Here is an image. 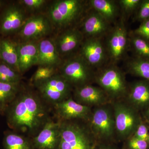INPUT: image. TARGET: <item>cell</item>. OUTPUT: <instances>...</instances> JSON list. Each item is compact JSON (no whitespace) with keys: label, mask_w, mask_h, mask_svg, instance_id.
<instances>
[{"label":"cell","mask_w":149,"mask_h":149,"mask_svg":"<svg viewBox=\"0 0 149 149\" xmlns=\"http://www.w3.org/2000/svg\"><path fill=\"white\" fill-rule=\"evenodd\" d=\"M80 55L93 68L102 67L106 56L100 38H88L83 41L80 46Z\"/></svg>","instance_id":"5bb4252c"},{"label":"cell","mask_w":149,"mask_h":149,"mask_svg":"<svg viewBox=\"0 0 149 149\" xmlns=\"http://www.w3.org/2000/svg\"><path fill=\"white\" fill-rule=\"evenodd\" d=\"M0 57L1 61L19 72L16 42L9 38L0 40Z\"/></svg>","instance_id":"44dd1931"},{"label":"cell","mask_w":149,"mask_h":149,"mask_svg":"<svg viewBox=\"0 0 149 149\" xmlns=\"http://www.w3.org/2000/svg\"><path fill=\"white\" fill-rule=\"evenodd\" d=\"M3 146L4 149H35L32 138L12 130L5 131Z\"/></svg>","instance_id":"7402d4cb"},{"label":"cell","mask_w":149,"mask_h":149,"mask_svg":"<svg viewBox=\"0 0 149 149\" xmlns=\"http://www.w3.org/2000/svg\"><path fill=\"white\" fill-rule=\"evenodd\" d=\"M123 100L138 111L147 109L149 107V81L139 80L128 85Z\"/></svg>","instance_id":"2e32d148"},{"label":"cell","mask_w":149,"mask_h":149,"mask_svg":"<svg viewBox=\"0 0 149 149\" xmlns=\"http://www.w3.org/2000/svg\"><path fill=\"white\" fill-rule=\"evenodd\" d=\"M132 136L138 139L145 140L149 143V127L146 123L141 120Z\"/></svg>","instance_id":"f1b7e54d"},{"label":"cell","mask_w":149,"mask_h":149,"mask_svg":"<svg viewBox=\"0 0 149 149\" xmlns=\"http://www.w3.org/2000/svg\"><path fill=\"white\" fill-rule=\"evenodd\" d=\"M21 83L0 82V104L6 109L17 95L21 89Z\"/></svg>","instance_id":"d4e9b609"},{"label":"cell","mask_w":149,"mask_h":149,"mask_svg":"<svg viewBox=\"0 0 149 149\" xmlns=\"http://www.w3.org/2000/svg\"></svg>","instance_id":"ab89813d"},{"label":"cell","mask_w":149,"mask_h":149,"mask_svg":"<svg viewBox=\"0 0 149 149\" xmlns=\"http://www.w3.org/2000/svg\"><path fill=\"white\" fill-rule=\"evenodd\" d=\"M93 108L78 103L72 96L52 107L53 117L56 120L62 121L81 120L89 121Z\"/></svg>","instance_id":"9c48e42d"},{"label":"cell","mask_w":149,"mask_h":149,"mask_svg":"<svg viewBox=\"0 0 149 149\" xmlns=\"http://www.w3.org/2000/svg\"><path fill=\"white\" fill-rule=\"evenodd\" d=\"M98 149H112L110 147H101L99 148Z\"/></svg>","instance_id":"74e56055"},{"label":"cell","mask_w":149,"mask_h":149,"mask_svg":"<svg viewBox=\"0 0 149 149\" xmlns=\"http://www.w3.org/2000/svg\"><path fill=\"white\" fill-rule=\"evenodd\" d=\"M83 1L79 0H60L54 2L48 9V18L53 26L66 28L83 13Z\"/></svg>","instance_id":"52a82bcc"},{"label":"cell","mask_w":149,"mask_h":149,"mask_svg":"<svg viewBox=\"0 0 149 149\" xmlns=\"http://www.w3.org/2000/svg\"><path fill=\"white\" fill-rule=\"evenodd\" d=\"M22 5L29 10H35L40 9L47 2L45 0H22L19 1Z\"/></svg>","instance_id":"1f68e13d"},{"label":"cell","mask_w":149,"mask_h":149,"mask_svg":"<svg viewBox=\"0 0 149 149\" xmlns=\"http://www.w3.org/2000/svg\"><path fill=\"white\" fill-rule=\"evenodd\" d=\"M60 121L52 118L38 134L32 138L35 149H57Z\"/></svg>","instance_id":"4fadbf2b"},{"label":"cell","mask_w":149,"mask_h":149,"mask_svg":"<svg viewBox=\"0 0 149 149\" xmlns=\"http://www.w3.org/2000/svg\"><path fill=\"white\" fill-rule=\"evenodd\" d=\"M1 57H0V62H1Z\"/></svg>","instance_id":"f35d334b"},{"label":"cell","mask_w":149,"mask_h":149,"mask_svg":"<svg viewBox=\"0 0 149 149\" xmlns=\"http://www.w3.org/2000/svg\"><path fill=\"white\" fill-rule=\"evenodd\" d=\"M113 107L116 137L128 140L133 134L141 120L139 111L124 100L112 103Z\"/></svg>","instance_id":"ba28073f"},{"label":"cell","mask_w":149,"mask_h":149,"mask_svg":"<svg viewBox=\"0 0 149 149\" xmlns=\"http://www.w3.org/2000/svg\"><path fill=\"white\" fill-rule=\"evenodd\" d=\"M22 74L13 69L4 63L0 62V82L8 83H20Z\"/></svg>","instance_id":"484cf974"},{"label":"cell","mask_w":149,"mask_h":149,"mask_svg":"<svg viewBox=\"0 0 149 149\" xmlns=\"http://www.w3.org/2000/svg\"><path fill=\"white\" fill-rule=\"evenodd\" d=\"M94 81L105 92L112 103L125 99L128 85L124 73L116 65L98 68L95 72Z\"/></svg>","instance_id":"3957f363"},{"label":"cell","mask_w":149,"mask_h":149,"mask_svg":"<svg viewBox=\"0 0 149 149\" xmlns=\"http://www.w3.org/2000/svg\"><path fill=\"white\" fill-rule=\"evenodd\" d=\"M126 68L130 74L149 81V59L136 57L128 61Z\"/></svg>","instance_id":"cb8c5ba5"},{"label":"cell","mask_w":149,"mask_h":149,"mask_svg":"<svg viewBox=\"0 0 149 149\" xmlns=\"http://www.w3.org/2000/svg\"><path fill=\"white\" fill-rule=\"evenodd\" d=\"M144 116L149 123V107L145 110Z\"/></svg>","instance_id":"e575fe53"},{"label":"cell","mask_w":149,"mask_h":149,"mask_svg":"<svg viewBox=\"0 0 149 149\" xmlns=\"http://www.w3.org/2000/svg\"><path fill=\"white\" fill-rule=\"evenodd\" d=\"M124 25L122 19L111 32L108 40V52L113 62L122 58L127 48V32Z\"/></svg>","instance_id":"9a60e30c"},{"label":"cell","mask_w":149,"mask_h":149,"mask_svg":"<svg viewBox=\"0 0 149 149\" xmlns=\"http://www.w3.org/2000/svg\"><path fill=\"white\" fill-rule=\"evenodd\" d=\"M5 115L8 125L12 130L32 139L53 117V109L36 90L22 85Z\"/></svg>","instance_id":"6da1fadb"},{"label":"cell","mask_w":149,"mask_h":149,"mask_svg":"<svg viewBox=\"0 0 149 149\" xmlns=\"http://www.w3.org/2000/svg\"><path fill=\"white\" fill-rule=\"evenodd\" d=\"M149 143L145 140L130 137L128 139V146L129 149H148Z\"/></svg>","instance_id":"4dcf8cb0"},{"label":"cell","mask_w":149,"mask_h":149,"mask_svg":"<svg viewBox=\"0 0 149 149\" xmlns=\"http://www.w3.org/2000/svg\"><path fill=\"white\" fill-rule=\"evenodd\" d=\"M72 97L78 103L92 108L112 103L101 88L91 84L73 89Z\"/></svg>","instance_id":"8fae6325"},{"label":"cell","mask_w":149,"mask_h":149,"mask_svg":"<svg viewBox=\"0 0 149 149\" xmlns=\"http://www.w3.org/2000/svg\"><path fill=\"white\" fill-rule=\"evenodd\" d=\"M19 72L22 74L32 66L37 64L38 42H24L17 43Z\"/></svg>","instance_id":"d6986e66"},{"label":"cell","mask_w":149,"mask_h":149,"mask_svg":"<svg viewBox=\"0 0 149 149\" xmlns=\"http://www.w3.org/2000/svg\"><path fill=\"white\" fill-rule=\"evenodd\" d=\"M5 3V2L4 1L0 0V8L3 6L4 5Z\"/></svg>","instance_id":"8d00e7d4"},{"label":"cell","mask_w":149,"mask_h":149,"mask_svg":"<svg viewBox=\"0 0 149 149\" xmlns=\"http://www.w3.org/2000/svg\"><path fill=\"white\" fill-rule=\"evenodd\" d=\"M109 25V22L95 10L84 20L82 33L88 38H100L107 32Z\"/></svg>","instance_id":"ffe728a7"},{"label":"cell","mask_w":149,"mask_h":149,"mask_svg":"<svg viewBox=\"0 0 149 149\" xmlns=\"http://www.w3.org/2000/svg\"><path fill=\"white\" fill-rule=\"evenodd\" d=\"M26 19L21 7L10 5L4 9L0 17V33L6 37L18 32Z\"/></svg>","instance_id":"7c38bea8"},{"label":"cell","mask_w":149,"mask_h":149,"mask_svg":"<svg viewBox=\"0 0 149 149\" xmlns=\"http://www.w3.org/2000/svg\"><path fill=\"white\" fill-rule=\"evenodd\" d=\"M134 33L135 35L149 42V19L143 22Z\"/></svg>","instance_id":"d6a6232c"},{"label":"cell","mask_w":149,"mask_h":149,"mask_svg":"<svg viewBox=\"0 0 149 149\" xmlns=\"http://www.w3.org/2000/svg\"><path fill=\"white\" fill-rule=\"evenodd\" d=\"M59 67L58 73L73 89L91 84L95 72L80 54L65 61Z\"/></svg>","instance_id":"5b68a950"},{"label":"cell","mask_w":149,"mask_h":149,"mask_svg":"<svg viewBox=\"0 0 149 149\" xmlns=\"http://www.w3.org/2000/svg\"><path fill=\"white\" fill-rule=\"evenodd\" d=\"M132 47L136 57L149 59V42L135 35L131 40Z\"/></svg>","instance_id":"4316f807"},{"label":"cell","mask_w":149,"mask_h":149,"mask_svg":"<svg viewBox=\"0 0 149 149\" xmlns=\"http://www.w3.org/2000/svg\"><path fill=\"white\" fill-rule=\"evenodd\" d=\"M91 6L95 11L100 14L109 22L117 17L118 8L114 1L109 0H91Z\"/></svg>","instance_id":"603a6c76"},{"label":"cell","mask_w":149,"mask_h":149,"mask_svg":"<svg viewBox=\"0 0 149 149\" xmlns=\"http://www.w3.org/2000/svg\"><path fill=\"white\" fill-rule=\"evenodd\" d=\"M57 68L53 66L39 65L31 77V83L33 84L52 77L58 73Z\"/></svg>","instance_id":"83f0119b"},{"label":"cell","mask_w":149,"mask_h":149,"mask_svg":"<svg viewBox=\"0 0 149 149\" xmlns=\"http://www.w3.org/2000/svg\"><path fill=\"white\" fill-rule=\"evenodd\" d=\"M54 41L61 56H66L80 47L84 41V35L79 29L69 28L59 35Z\"/></svg>","instance_id":"e0dca14e"},{"label":"cell","mask_w":149,"mask_h":149,"mask_svg":"<svg viewBox=\"0 0 149 149\" xmlns=\"http://www.w3.org/2000/svg\"><path fill=\"white\" fill-rule=\"evenodd\" d=\"M60 121V131L57 149H95L98 142L91 131L88 121Z\"/></svg>","instance_id":"7a4b0ae2"},{"label":"cell","mask_w":149,"mask_h":149,"mask_svg":"<svg viewBox=\"0 0 149 149\" xmlns=\"http://www.w3.org/2000/svg\"><path fill=\"white\" fill-rule=\"evenodd\" d=\"M139 8L137 19L142 22L149 19V0L142 1Z\"/></svg>","instance_id":"f546056e"},{"label":"cell","mask_w":149,"mask_h":149,"mask_svg":"<svg viewBox=\"0 0 149 149\" xmlns=\"http://www.w3.org/2000/svg\"><path fill=\"white\" fill-rule=\"evenodd\" d=\"M142 1L140 0H121L119 2L124 10L127 12H130L139 8Z\"/></svg>","instance_id":"836d02e7"},{"label":"cell","mask_w":149,"mask_h":149,"mask_svg":"<svg viewBox=\"0 0 149 149\" xmlns=\"http://www.w3.org/2000/svg\"><path fill=\"white\" fill-rule=\"evenodd\" d=\"M6 110V109L0 104V114L2 115H5Z\"/></svg>","instance_id":"d590c367"},{"label":"cell","mask_w":149,"mask_h":149,"mask_svg":"<svg viewBox=\"0 0 149 149\" xmlns=\"http://www.w3.org/2000/svg\"><path fill=\"white\" fill-rule=\"evenodd\" d=\"M53 26L47 16L39 15L26 19L18 34L24 42H38L51 33Z\"/></svg>","instance_id":"30bf717a"},{"label":"cell","mask_w":149,"mask_h":149,"mask_svg":"<svg viewBox=\"0 0 149 149\" xmlns=\"http://www.w3.org/2000/svg\"><path fill=\"white\" fill-rule=\"evenodd\" d=\"M61 63L54 40L45 38L38 41L37 65L58 68Z\"/></svg>","instance_id":"ac0fdd59"},{"label":"cell","mask_w":149,"mask_h":149,"mask_svg":"<svg viewBox=\"0 0 149 149\" xmlns=\"http://www.w3.org/2000/svg\"><path fill=\"white\" fill-rule=\"evenodd\" d=\"M32 85L42 99L52 107L72 96L73 88L59 73Z\"/></svg>","instance_id":"8992f818"},{"label":"cell","mask_w":149,"mask_h":149,"mask_svg":"<svg viewBox=\"0 0 149 149\" xmlns=\"http://www.w3.org/2000/svg\"><path fill=\"white\" fill-rule=\"evenodd\" d=\"M88 123L98 142H109L116 137L112 103L93 108Z\"/></svg>","instance_id":"277c9868"}]
</instances>
